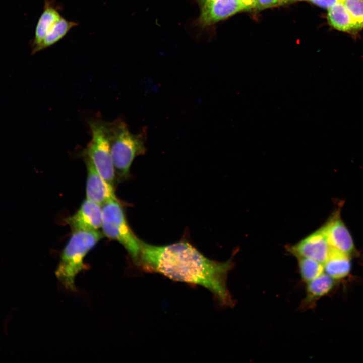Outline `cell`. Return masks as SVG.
<instances>
[{"mask_svg": "<svg viewBox=\"0 0 363 363\" xmlns=\"http://www.w3.org/2000/svg\"><path fill=\"white\" fill-rule=\"evenodd\" d=\"M140 244L138 265L145 271L204 287L221 306L234 305L226 285L228 274L233 267L231 259L224 262L211 260L187 241L155 246L140 239Z\"/></svg>", "mask_w": 363, "mask_h": 363, "instance_id": "1", "label": "cell"}, {"mask_svg": "<svg viewBox=\"0 0 363 363\" xmlns=\"http://www.w3.org/2000/svg\"><path fill=\"white\" fill-rule=\"evenodd\" d=\"M109 142L115 177L119 180L129 177L130 170L135 158L146 151L147 130L138 133L130 132L128 125L120 118L112 122L104 121Z\"/></svg>", "mask_w": 363, "mask_h": 363, "instance_id": "2", "label": "cell"}, {"mask_svg": "<svg viewBox=\"0 0 363 363\" xmlns=\"http://www.w3.org/2000/svg\"><path fill=\"white\" fill-rule=\"evenodd\" d=\"M102 236L99 230L73 231L63 251L56 272L57 278L66 289H75V279L83 267L84 258Z\"/></svg>", "mask_w": 363, "mask_h": 363, "instance_id": "3", "label": "cell"}, {"mask_svg": "<svg viewBox=\"0 0 363 363\" xmlns=\"http://www.w3.org/2000/svg\"><path fill=\"white\" fill-rule=\"evenodd\" d=\"M102 211L103 234L121 244L138 265L141 252L140 239L131 229L118 199L104 204Z\"/></svg>", "mask_w": 363, "mask_h": 363, "instance_id": "4", "label": "cell"}, {"mask_svg": "<svg viewBox=\"0 0 363 363\" xmlns=\"http://www.w3.org/2000/svg\"><path fill=\"white\" fill-rule=\"evenodd\" d=\"M91 139L82 154L85 161L91 163L108 183L114 186L115 170L104 120L89 122Z\"/></svg>", "mask_w": 363, "mask_h": 363, "instance_id": "5", "label": "cell"}, {"mask_svg": "<svg viewBox=\"0 0 363 363\" xmlns=\"http://www.w3.org/2000/svg\"><path fill=\"white\" fill-rule=\"evenodd\" d=\"M331 250L323 226L298 243L288 247L287 250L296 258L314 259L322 264L327 259Z\"/></svg>", "mask_w": 363, "mask_h": 363, "instance_id": "6", "label": "cell"}, {"mask_svg": "<svg viewBox=\"0 0 363 363\" xmlns=\"http://www.w3.org/2000/svg\"><path fill=\"white\" fill-rule=\"evenodd\" d=\"M199 22L209 26L243 10L238 0H204L200 3Z\"/></svg>", "mask_w": 363, "mask_h": 363, "instance_id": "7", "label": "cell"}, {"mask_svg": "<svg viewBox=\"0 0 363 363\" xmlns=\"http://www.w3.org/2000/svg\"><path fill=\"white\" fill-rule=\"evenodd\" d=\"M66 221L73 231L99 230L102 226V206L86 199L78 211Z\"/></svg>", "mask_w": 363, "mask_h": 363, "instance_id": "8", "label": "cell"}, {"mask_svg": "<svg viewBox=\"0 0 363 363\" xmlns=\"http://www.w3.org/2000/svg\"><path fill=\"white\" fill-rule=\"evenodd\" d=\"M85 161L87 170L86 199L101 206L109 201L117 200L113 186L105 180L91 163Z\"/></svg>", "mask_w": 363, "mask_h": 363, "instance_id": "9", "label": "cell"}, {"mask_svg": "<svg viewBox=\"0 0 363 363\" xmlns=\"http://www.w3.org/2000/svg\"><path fill=\"white\" fill-rule=\"evenodd\" d=\"M323 227L331 248L347 255L352 253L354 250L352 238L338 214Z\"/></svg>", "mask_w": 363, "mask_h": 363, "instance_id": "10", "label": "cell"}, {"mask_svg": "<svg viewBox=\"0 0 363 363\" xmlns=\"http://www.w3.org/2000/svg\"><path fill=\"white\" fill-rule=\"evenodd\" d=\"M60 7L55 0H45L43 11L37 22L33 43V53L38 52L47 32L62 16Z\"/></svg>", "mask_w": 363, "mask_h": 363, "instance_id": "11", "label": "cell"}, {"mask_svg": "<svg viewBox=\"0 0 363 363\" xmlns=\"http://www.w3.org/2000/svg\"><path fill=\"white\" fill-rule=\"evenodd\" d=\"M327 19L331 26L340 31L355 35L360 30L342 2L328 9Z\"/></svg>", "mask_w": 363, "mask_h": 363, "instance_id": "12", "label": "cell"}, {"mask_svg": "<svg viewBox=\"0 0 363 363\" xmlns=\"http://www.w3.org/2000/svg\"><path fill=\"white\" fill-rule=\"evenodd\" d=\"M333 285V278L326 273H322L308 282L302 307L306 309L311 307L318 299L328 293Z\"/></svg>", "mask_w": 363, "mask_h": 363, "instance_id": "13", "label": "cell"}, {"mask_svg": "<svg viewBox=\"0 0 363 363\" xmlns=\"http://www.w3.org/2000/svg\"><path fill=\"white\" fill-rule=\"evenodd\" d=\"M324 270L333 279L345 277L350 270V262L347 254L331 248L328 257L323 263Z\"/></svg>", "mask_w": 363, "mask_h": 363, "instance_id": "14", "label": "cell"}, {"mask_svg": "<svg viewBox=\"0 0 363 363\" xmlns=\"http://www.w3.org/2000/svg\"><path fill=\"white\" fill-rule=\"evenodd\" d=\"M77 25V22L69 21L62 17L53 24L47 32L39 48V51L58 42L67 35L71 29Z\"/></svg>", "mask_w": 363, "mask_h": 363, "instance_id": "15", "label": "cell"}, {"mask_svg": "<svg viewBox=\"0 0 363 363\" xmlns=\"http://www.w3.org/2000/svg\"><path fill=\"white\" fill-rule=\"evenodd\" d=\"M298 266L301 278L308 282L323 273V265L312 259L298 257Z\"/></svg>", "mask_w": 363, "mask_h": 363, "instance_id": "16", "label": "cell"}, {"mask_svg": "<svg viewBox=\"0 0 363 363\" xmlns=\"http://www.w3.org/2000/svg\"><path fill=\"white\" fill-rule=\"evenodd\" d=\"M342 3L359 29H362L363 0H344Z\"/></svg>", "mask_w": 363, "mask_h": 363, "instance_id": "17", "label": "cell"}, {"mask_svg": "<svg viewBox=\"0 0 363 363\" xmlns=\"http://www.w3.org/2000/svg\"><path fill=\"white\" fill-rule=\"evenodd\" d=\"M289 0H257L256 8L264 9L286 3Z\"/></svg>", "mask_w": 363, "mask_h": 363, "instance_id": "18", "label": "cell"}, {"mask_svg": "<svg viewBox=\"0 0 363 363\" xmlns=\"http://www.w3.org/2000/svg\"><path fill=\"white\" fill-rule=\"evenodd\" d=\"M311 2L312 3L323 8L328 9L334 5L343 2L344 0H306Z\"/></svg>", "mask_w": 363, "mask_h": 363, "instance_id": "19", "label": "cell"}, {"mask_svg": "<svg viewBox=\"0 0 363 363\" xmlns=\"http://www.w3.org/2000/svg\"><path fill=\"white\" fill-rule=\"evenodd\" d=\"M244 10L256 8L257 0H238Z\"/></svg>", "mask_w": 363, "mask_h": 363, "instance_id": "20", "label": "cell"}, {"mask_svg": "<svg viewBox=\"0 0 363 363\" xmlns=\"http://www.w3.org/2000/svg\"><path fill=\"white\" fill-rule=\"evenodd\" d=\"M203 1H204V0H198V1L199 2V3H200V2H201Z\"/></svg>", "mask_w": 363, "mask_h": 363, "instance_id": "21", "label": "cell"}]
</instances>
